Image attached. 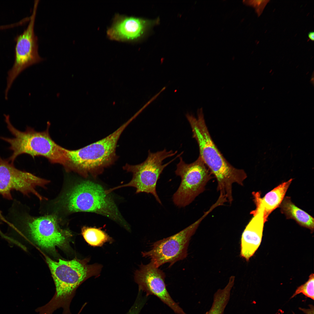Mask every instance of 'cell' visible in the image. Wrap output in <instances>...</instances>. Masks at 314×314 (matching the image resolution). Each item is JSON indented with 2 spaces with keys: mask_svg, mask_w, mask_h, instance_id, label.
Segmentation results:
<instances>
[{
  "mask_svg": "<svg viewBox=\"0 0 314 314\" xmlns=\"http://www.w3.org/2000/svg\"><path fill=\"white\" fill-rule=\"evenodd\" d=\"M309 306L310 307L309 308L306 309L299 307V309L305 314H314L313 305L310 304L309 305ZM293 313L295 314L294 312H293Z\"/></svg>",
  "mask_w": 314,
  "mask_h": 314,
  "instance_id": "obj_21",
  "label": "cell"
},
{
  "mask_svg": "<svg viewBox=\"0 0 314 314\" xmlns=\"http://www.w3.org/2000/svg\"><path fill=\"white\" fill-rule=\"evenodd\" d=\"M56 287V292L45 305L38 308V314H52L58 308L63 309L62 314H72L69 307L76 290L83 282L92 276L99 275L102 266L88 264L89 258L70 260L60 259L55 261L46 256Z\"/></svg>",
  "mask_w": 314,
  "mask_h": 314,
  "instance_id": "obj_2",
  "label": "cell"
},
{
  "mask_svg": "<svg viewBox=\"0 0 314 314\" xmlns=\"http://www.w3.org/2000/svg\"><path fill=\"white\" fill-rule=\"evenodd\" d=\"M49 181L30 172L16 168L13 163L0 156V195L12 200V192L15 190L24 195H35L40 200L42 197L36 190L37 186L44 187Z\"/></svg>",
  "mask_w": 314,
  "mask_h": 314,
  "instance_id": "obj_10",
  "label": "cell"
},
{
  "mask_svg": "<svg viewBox=\"0 0 314 314\" xmlns=\"http://www.w3.org/2000/svg\"><path fill=\"white\" fill-rule=\"evenodd\" d=\"M99 184L85 181L74 186L64 199L69 212H91L106 216L129 230L112 196Z\"/></svg>",
  "mask_w": 314,
  "mask_h": 314,
  "instance_id": "obj_5",
  "label": "cell"
},
{
  "mask_svg": "<svg viewBox=\"0 0 314 314\" xmlns=\"http://www.w3.org/2000/svg\"><path fill=\"white\" fill-rule=\"evenodd\" d=\"M292 180V179H290L281 183L263 198L261 197L260 193L259 192L252 193L253 197L258 201L263 209L265 222L267 221L270 213L280 206Z\"/></svg>",
  "mask_w": 314,
  "mask_h": 314,
  "instance_id": "obj_14",
  "label": "cell"
},
{
  "mask_svg": "<svg viewBox=\"0 0 314 314\" xmlns=\"http://www.w3.org/2000/svg\"><path fill=\"white\" fill-rule=\"evenodd\" d=\"M38 0L35 1L28 24L23 32L15 38V61L8 73L5 98L13 83L22 72L28 67L40 62L42 59L38 51V38L34 32V26Z\"/></svg>",
  "mask_w": 314,
  "mask_h": 314,
  "instance_id": "obj_9",
  "label": "cell"
},
{
  "mask_svg": "<svg viewBox=\"0 0 314 314\" xmlns=\"http://www.w3.org/2000/svg\"><path fill=\"white\" fill-rule=\"evenodd\" d=\"M234 283L233 279H230L224 288L220 289L216 291L214 295L210 309L205 314H223L229 301Z\"/></svg>",
  "mask_w": 314,
  "mask_h": 314,
  "instance_id": "obj_16",
  "label": "cell"
},
{
  "mask_svg": "<svg viewBox=\"0 0 314 314\" xmlns=\"http://www.w3.org/2000/svg\"><path fill=\"white\" fill-rule=\"evenodd\" d=\"M197 118L186 113L185 117L198 145L199 156L217 182V190L230 204L233 201L232 186L234 183L243 185L247 177L245 171L230 164L218 150L210 135L206 124L202 108L197 110Z\"/></svg>",
  "mask_w": 314,
  "mask_h": 314,
  "instance_id": "obj_1",
  "label": "cell"
},
{
  "mask_svg": "<svg viewBox=\"0 0 314 314\" xmlns=\"http://www.w3.org/2000/svg\"><path fill=\"white\" fill-rule=\"evenodd\" d=\"M6 220L5 216L2 214V212L0 210V226L3 223H6ZM2 232L0 229V233Z\"/></svg>",
  "mask_w": 314,
  "mask_h": 314,
  "instance_id": "obj_22",
  "label": "cell"
},
{
  "mask_svg": "<svg viewBox=\"0 0 314 314\" xmlns=\"http://www.w3.org/2000/svg\"><path fill=\"white\" fill-rule=\"evenodd\" d=\"M81 234L86 242L93 247H101L106 242H112L113 240L100 228L83 226Z\"/></svg>",
  "mask_w": 314,
  "mask_h": 314,
  "instance_id": "obj_17",
  "label": "cell"
},
{
  "mask_svg": "<svg viewBox=\"0 0 314 314\" xmlns=\"http://www.w3.org/2000/svg\"><path fill=\"white\" fill-rule=\"evenodd\" d=\"M5 121L9 131L14 136L10 138L0 137V139L8 143L12 154L8 158L13 163L20 155L27 154L33 157H44L52 163L59 164L63 166L67 160L66 149L56 144L51 138L49 132V124L43 131L38 132L27 127L24 131L16 129L11 124L8 115H4Z\"/></svg>",
  "mask_w": 314,
  "mask_h": 314,
  "instance_id": "obj_4",
  "label": "cell"
},
{
  "mask_svg": "<svg viewBox=\"0 0 314 314\" xmlns=\"http://www.w3.org/2000/svg\"><path fill=\"white\" fill-rule=\"evenodd\" d=\"M308 37L309 39L312 41L314 40V32L313 31H311L308 34Z\"/></svg>",
  "mask_w": 314,
  "mask_h": 314,
  "instance_id": "obj_23",
  "label": "cell"
},
{
  "mask_svg": "<svg viewBox=\"0 0 314 314\" xmlns=\"http://www.w3.org/2000/svg\"><path fill=\"white\" fill-rule=\"evenodd\" d=\"M314 275L311 274L308 280L304 283L298 287L290 297L292 298L297 295L302 293L306 297L314 300Z\"/></svg>",
  "mask_w": 314,
  "mask_h": 314,
  "instance_id": "obj_18",
  "label": "cell"
},
{
  "mask_svg": "<svg viewBox=\"0 0 314 314\" xmlns=\"http://www.w3.org/2000/svg\"><path fill=\"white\" fill-rule=\"evenodd\" d=\"M123 124L107 137L81 148L66 149L67 160L63 166L67 172L73 171L87 177H96L116 159V149L123 132L130 123Z\"/></svg>",
  "mask_w": 314,
  "mask_h": 314,
  "instance_id": "obj_3",
  "label": "cell"
},
{
  "mask_svg": "<svg viewBox=\"0 0 314 314\" xmlns=\"http://www.w3.org/2000/svg\"><path fill=\"white\" fill-rule=\"evenodd\" d=\"M255 204L256 209L250 213L253 217L243 232L240 240V256L247 261L253 256L261 244L265 222L263 208L259 203Z\"/></svg>",
  "mask_w": 314,
  "mask_h": 314,
  "instance_id": "obj_12",
  "label": "cell"
},
{
  "mask_svg": "<svg viewBox=\"0 0 314 314\" xmlns=\"http://www.w3.org/2000/svg\"><path fill=\"white\" fill-rule=\"evenodd\" d=\"M213 210L210 207L194 222L178 233L154 242L151 249L142 252L143 256L150 259L151 262L158 267L170 263L169 267L182 260L188 255L190 241L202 221Z\"/></svg>",
  "mask_w": 314,
  "mask_h": 314,
  "instance_id": "obj_7",
  "label": "cell"
},
{
  "mask_svg": "<svg viewBox=\"0 0 314 314\" xmlns=\"http://www.w3.org/2000/svg\"><path fill=\"white\" fill-rule=\"evenodd\" d=\"M248 4L252 6L255 8L258 16H260L269 0H252L249 1Z\"/></svg>",
  "mask_w": 314,
  "mask_h": 314,
  "instance_id": "obj_19",
  "label": "cell"
},
{
  "mask_svg": "<svg viewBox=\"0 0 314 314\" xmlns=\"http://www.w3.org/2000/svg\"><path fill=\"white\" fill-rule=\"evenodd\" d=\"M175 174L181 178L180 184L172 196L173 201L179 207L189 205L205 190L212 174L201 158L194 162L186 163L181 156Z\"/></svg>",
  "mask_w": 314,
  "mask_h": 314,
  "instance_id": "obj_8",
  "label": "cell"
},
{
  "mask_svg": "<svg viewBox=\"0 0 314 314\" xmlns=\"http://www.w3.org/2000/svg\"><path fill=\"white\" fill-rule=\"evenodd\" d=\"M279 207L281 213L287 219H292L300 226L314 230V218L305 211L296 206L292 201L290 197H284Z\"/></svg>",
  "mask_w": 314,
  "mask_h": 314,
  "instance_id": "obj_15",
  "label": "cell"
},
{
  "mask_svg": "<svg viewBox=\"0 0 314 314\" xmlns=\"http://www.w3.org/2000/svg\"><path fill=\"white\" fill-rule=\"evenodd\" d=\"M165 275L163 271L152 262L142 263L135 272L134 279L139 291H144L146 295H154L178 314H186L172 299L165 283Z\"/></svg>",
  "mask_w": 314,
  "mask_h": 314,
  "instance_id": "obj_11",
  "label": "cell"
},
{
  "mask_svg": "<svg viewBox=\"0 0 314 314\" xmlns=\"http://www.w3.org/2000/svg\"><path fill=\"white\" fill-rule=\"evenodd\" d=\"M177 152L166 149L153 153L150 150L146 159L139 164L131 165L126 164L123 168L133 174L131 180L128 183L106 190L110 193L113 191L120 188L132 187L136 188V193L145 192L151 194L160 204L162 202L156 190L157 182L164 169L183 154L182 152L174 158L165 164H163L165 159L175 155Z\"/></svg>",
  "mask_w": 314,
  "mask_h": 314,
  "instance_id": "obj_6",
  "label": "cell"
},
{
  "mask_svg": "<svg viewBox=\"0 0 314 314\" xmlns=\"http://www.w3.org/2000/svg\"><path fill=\"white\" fill-rule=\"evenodd\" d=\"M149 22L141 18L117 15L107 31L110 40L130 42L137 40L143 34Z\"/></svg>",
  "mask_w": 314,
  "mask_h": 314,
  "instance_id": "obj_13",
  "label": "cell"
},
{
  "mask_svg": "<svg viewBox=\"0 0 314 314\" xmlns=\"http://www.w3.org/2000/svg\"><path fill=\"white\" fill-rule=\"evenodd\" d=\"M144 306L143 302L136 300L126 314H139Z\"/></svg>",
  "mask_w": 314,
  "mask_h": 314,
  "instance_id": "obj_20",
  "label": "cell"
},
{
  "mask_svg": "<svg viewBox=\"0 0 314 314\" xmlns=\"http://www.w3.org/2000/svg\"><path fill=\"white\" fill-rule=\"evenodd\" d=\"M6 28L7 26L6 25H3L0 26V30L6 29Z\"/></svg>",
  "mask_w": 314,
  "mask_h": 314,
  "instance_id": "obj_24",
  "label": "cell"
}]
</instances>
